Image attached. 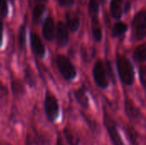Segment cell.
I'll return each instance as SVG.
<instances>
[{
    "label": "cell",
    "mask_w": 146,
    "mask_h": 145,
    "mask_svg": "<svg viewBox=\"0 0 146 145\" xmlns=\"http://www.w3.org/2000/svg\"><path fill=\"white\" fill-rule=\"evenodd\" d=\"M56 145H64V144H62V140H61L60 138H58V140H57V142H56Z\"/></svg>",
    "instance_id": "29"
},
{
    "label": "cell",
    "mask_w": 146,
    "mask_h": 145,
    "mask_svg": "<svg viewBox=\"0 0 146 145\" xmlns=\"http://www.w3.org/2000/svg\"><path fill=\"white\" fill-rule=\"evenodd\" d=\"M67 26L72 32H76L80 26V19L77 14L74 12H68L66 14Z\"/></svg>",
    "instance_id": "10"
},
{
    "label": "cell",
    "mask_w": 146,
    "mask_h": 145,
    "mask_svg": "<svg viewBox=\"0 0 146 145\" xmlns=\"http://www.w3.org/2000/svg\"><path fill=\"white\" fill-rule=\"evenodd\" d=\"M141 76H142V80H143V82L146 84V67L145 68V69H144V71L141 73Z\"/></svg>",
    "instance_id": "28"
},
{
    "label": "cell",
    "mask_w": 146,
    "mask_h": 145,
    "mask_svg": "<svg viewBox=\"0 0 146 145\" xmlns=\"http://www.w3.org/2000/svg\"><path fill=\"white\" fill-rule=\"evenodd\" d=\"M56 65L59 72L65 79L71 80L76 76L75 68L67 56L63 55H58L56 57Z\"/></svg>",
    "instance_id": "2"
},
{
    "label": "cell",
    "mask_w": 146,
    "mask_h": 145,
    "mask_svg": "<svg viewBox=\"0 0 146 145\" xmlns=\"http://www.w3.org/2000/svg\"><path fill=\"white\" fill-rule=\"evenodd\" d=\"M74 0H58V3L62 6H70L74 3Z\"/></svg>",
    "instance_id": "26"
},
{
    "label": "cell",
    "mask_w": 146,
    "mask_h": 145,
    "mask_svg": "<svg viewBox=\"0 0 146 145\" xmlns=\"http://www.w3.org/2000/svg\"><path fill=\"white\" fill-rule=\"evenodd\" d=\"M56 43L59 46L63 47L68 42V32L67 26L62 22L59 21L56 27Z\"/></svg>",
    "instance_id": "8"
},
{
    "label": "cell",
    "mask_w": 146,
    "mask_h": 145,
    "mask_svg": "<svg viewBox=\"0 0 146 145\" xmlns=\"http://www.w3.org/2000/svg\"><path fill=\"white\" fill-rule=\"evenodd\" d=\"M26 26L25 25H21L19 28L18 32V45L21 50H24L26 48Z\"/></svg>",
    "instance_id": "18"
},
{
    "label": "cell",
    "mask_w": 146,
    "mask_h": 145,
    "mask_svg": "<svg viewBox=\"0 0 146 145\" xmlns=\"http://www.w3.org/2000/svg\"><path fill=\"white\" fill-rule=\"evenodd\" d=\"M11 89L15 96H21L25 92V88L23 84L21 83V80L16 79H14L11 81Z\"/></svg>",
    "instance_id": "17"
},
{
    "label": "cell",
    "mask_w": 146,
    "mask_h": 145,
    "mask_svg": "<svg viewBox=\"0 0 146 145\" xmlns=\"http://www.w3.org/2000/svg\"><path fill=\"white\" fill-rule=\"evenodd\" d=\"M9 13L8 0H0V15L3 17L7 16Z\"/></svg>",
    "instance_id": "23"
},
{
    "label": "cell",
    "mask_w": 146,
    "mask_h": 145,
    "mask_svg": "<svg viewBox=\"0 0 146 145\" xmlns=\"http://www.w3.org/2000/svg\"><path fill=\"white\" fill-rule=\"evenodd\" d=\"M8 94V91L7 88L3 85V84L0 81V107L2 106V104L3 103L6 97Z\"/></svg>",
    "instance_id": "24"
},
{
    "label": "cell",
    "mask_w": 146,
    "mask_h": 145,
    "mask_svg": "<svg viewBox=\"0 0 146 145\" xmlns=\"http://www.w3.org/2000/svg\"><path fill=\"white\" fill-rule=\"evenodd\" d=\"M92 29L94 38L97 41L100 42L102 40L103 34H102V29H101L100 22H99V20L98 19V16L92 17Z\"/></svg>",
    "instance_id": "12"
},
{
    "label": "cell",
    "mask_w": 146,
    "mask_h": 145,
    "mask_svg": "<svg viewBox=\"0 0 146 145\" xmlns=\"http://www.w3.org/2000/svg\"><path fill=\"white\" fill-rule=\"evenodd\" d=\"M117 68L121 81L127 85H131L134 81L133 67L130 61L125 56L118 55Z\"/></svg>",
    "instance_id": "1"
},
{
    "label": "cell",
    "mask_w": 146,
    "mask_h": 145,
    "mask_svg": "<svg viewBox=\"0 0 146 145\" xmlns=\"http://www.w3.org/2000/svg\"><path fill=\"white\" fill-rule=\"evenodd\" d=\"M135 38L139 40L144 39L146 37V10L138 13L133 21Z\"/></svg>",
    "instance_id": "5"
},
{
    "label": "cell",
    "mask_w": 146,
    "mask_h": 145,
    "mask_svg": "<svg viewBox=\"0 0 146 145\" xmlns=\"http://www.w3.org/2000/svg\"><path fill=\"white\" fill-rule=\"evenodd\" d=\"M125 109L127 114L128 115L129 117L131 118H138L139 116V109L136 108V106L133 104V102L127 100L125 103Z\"/></svg>",
    "instance_id": "16"
},
{
    "label": "cell",
    "mask_w": 146,
    "mask_h": 145,
    "mask_svg": "<svg viewBox=\"0 0 146 145\" xmlns=\"http://www.w3.org/2000/svg\"><path fill=\"white\" fill-rule=\"evenodd\" d=\"M127 30V26L123 22H117L112 30V36L113 37H118L122 35L124 32H126Z\"/></svg>",
    "instance_id": "20"
},
{
    "label": "cell",
    "mask_w": 146,
    "mask_h": 145,
    "mask_svg": "<svg viewBox=\"0 0 146 145\" xmlns=\"http://www.w3.org/2000/svg\"><path fill=\"white\" fill-rule=\"evenodd\" d=\"M101 1H102V2H104V1H105V0H101Z\"/></svg>",
    "instance_id": "31"
},
{
    "label": "cell",
    "mask_w": 146,
    "mask_h": 145,
    "mask_svg": "<svg viewBox=\"0 0 146 145\" xmlns=\"http://www.w3.org/2000/svg\"><path fill=\"white\" fill-rule=\"evenodd\" d=\"M121 0H111L110 3V13L115 19H119L122 15V4Z\"/></svg>",
    "instance_id": "13"
},
{
    "label": "cell",
    "mask_w": 146,
    "mask_h": 145,
    "mask_svg": "<svg viewBox=\"0 0 146 145\" xmlns=\"http://www.w3.org/2000/svg\"><path fill=\"white\" fill-rule=\"evenodd\" d=\"M34 1H35V2H36L37 3H43L46 2L47 0H34Z\"/></svg>",
    "instance_id": "30"
},
{
    "label": "cell",
    "mask_w": 146,
    "mask_h": 145,
    "mask_svg": "<svg viewBox=\"0 0 146 145\" xmlns=\"http://www.w3.org/2000/svg\"><path fill=\"white\" fill-rule=\"evenodd\" d=\"M44 109L45 114L50 121H54L58 116L59 105L58 102L54 95L50 92H46L44 99Z\"/></svg>",
    "instance_id": "3"
},
{
    "label": "cell",
    "mask_w": 146,
    "mask_h": 145,
    "mask_svg": "<svg viewBox=\"0 0 146 145\" xmlns=\"http://www.w3.org/2000/svg\"><path fill=\"white\" fill-rule=\"evenodd\" d=\"M133 57L135 61L139 62H143L146 61V43L140 44L137 47V49L134 51Z\"/></svg>",
    "instance_id": "15"
},
{
    "label": "cell",
    "mask_w": 146,
    "mask_h": 145,
    "mask_svg": "<svg viewBox=\"0 0 146 145\" xmlns=\"http://www.w3.org/2000/svg\"><path fill=\"white\" fill-rule=\"evenodd\" d=\"M104 125L107 128L108 133L110 135V138L114 145H125L121 135L119 134V132L117 130L116 125L115 121L107 115H104Z\"/></svg>",
    "instance_id": "6"
},
{
    "label": "cell",
    "mask_w": 146,
    "mask_h": 145,
    "mask_svg": "<svg viewBox=\"0 0 146 145\" xmlns=\"http://www.w3.org/2000/svg\"><path fill=\"white\" fill-rule=\"evenodd\" d=\"M43 35L47 41L53 40L56 36V26L54 20L51 16H48L43 25Z\"/></svg>",
    "instance_id": "9"
},
{
    "label": "cell",
    "mask_w": 146,
    "mask_h": 145,
    "mask_svg": "<svg viewBox=\"0 0 146 145\" xmlns=\"http://www.w3.org/2000/svg\"><path fill=\"white\" fill-rule=\"evenodd\" d=\"M30 44H31L33 52L36 56H38L39 57H43L44 56V54H45L44 45L41 38H39V36L35 32H30Z\"/></svg>",
    "instance_id": "7"
},
{
    "label": "cell",
    "mask_w": 146,
    "mask_h": 145,
    "mask_svg": "<svg viewBox=\"0 0 146 145\" xmlns=\"http://www.w3.org/2000/svg\"><path fill=\"white\" fill-rule=\"evenodd\" d=\"M63 133L64 136L67 139V141L68 142V144L70 145H79L80 144V138L78 136V134L72 129H70L69 127H66L63 130Z\"/></svg>",
    "instance_id": "14"
},
{
    "label": "cell",
    "mask_w": 146,
    "mask_h": 145,
    "mask_svg": "<svg viewBox=\"0 0 146 145\" xmlns=\"http://www.w3.org/2000/svg\"><path fill=\"white\" fill-rule=\"evenodd\" d=\"M44 10H45V6L44 3H38L35 4V6L33 7V13H32L33 21L34 23L39 22V21L41 20V18L44 13Z\"/></svg>",
    "instance_id": "11"
},
{
    "label": "cell",
    "mask_w": 146,
    "mask_h": 145,
    "mask_svg": "<svg viewBox=\"0 0 146 145\" xmlns=\"http://www.w3.org/2000/svg\"><path fill=\"white\" fill-rule=\"evenodd\" d=\"M93 75H94V79L99 87L103 89H105L108 87L109 78H108L107 69H106V67L104 65V62L101 60L97 61V62L95 63V66L93 68Z\"/></svg>",
    "instance_id": "4"
},
{
    "label": "cell",
    "mask_w": 146,
    "mask_h": 145,
    "mask_svg": "<svg viewBox=\"0 0 146 145\" xmlns=\"http://www.w3.org/2000/svg\"><path fill=\"white\" fill-rule=\"evenodd\" d=\"M25 80L31 87H33L36 85V79L30 67H27L25 68Z\"/></svg>",
    "instance_id": "21"
},
{
    "label": "cell",
    "mask_w": 146,
    "mask_h": 145,
    "mask_svg": "<svg viewBox=\"0 0 146 145\" xmlns=\"http://www.w3.org/2000/svg\"><path fill=\"white\" fill-rule=\"evenodd\" d=\"M26 145H39L36 138L32 134H27L26 138Z\"/></svg>",
    "instance_id": "25"
},
{
    "label": "cell",
    "mask_w": 146,
    "mask_h": 145,
    "mask_svg": "<svg viewBox=\"0 0 146 145\" xmlns=\"http://www.w3.org/2000/svg\"><path fill=\"white\" fill-rule=\"evenodd\" d=\"M75 97H76L77 101L79 102V103L82 107H84V108L88 107V98H87V96H86L84 89L77 90L75 91Z\"/></svg>",
    "instance_id": "19"
},
{
    "label": "cell",
    "mask_w": 146,
    "mask_h": 145,
    "mask_svg": "<svg viewBox=\"0 0 146 145\" xmlns=\"http://www.w3.org/2000/svg\"><path fill=\"white\" fill-rule=\"evenodd\" d=\"M3 22L0 19V46L3 42Z\"/></svg>",
    "instance_id": "27"
},
{
    "label": "cell",
    "mask_w": 146,
    "mask_h": 145,
    "mask_svg": "<svg viewBox=\"0 0 146 145\" xmlns=\"http://www.w3.org/2000/svg\"><path fill=\"white\" fill-rule=\"evenodd\" d=\"M10 1H12V2H13V1H14V0H10Z\"/></svg>",
    "instance_id": "32"
},
{
    "label": "cell",
    "mask_w": 146,
    "mask_h": 145,
    "mask_svg": "<svg viewBox=\"0 0 146 145\" xmlns=\"http://www.w3.org/2000/svg\"><path fill=\"white\" fill-rule=\"evenodd\" d=\"M98 0H90L89 3V6H88V10H89V14L92 17H95L98 16V11H99V8H98Z\"/></svg>",
    "instance_id": "22"
}]
</instances>
